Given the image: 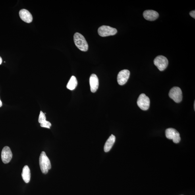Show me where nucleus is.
<instances>
[{"mask_svg": "<svg viewBox=\"0 0 195 195\" xmlns=\"http://www.w3.org/2000/svg\"><path fill=\"white\" fill-rule=\"evenodd\" d=\"M74 43L77 47L81 51L86 52L88 49V45L83 35L78 33H76L74 35Z\"/></svg>", "mask_w": 195, "mask_h": 195, "instance_id": "obj_1", "label": "nucleus"}, {"mask_svg": "<svg viewBox=\"0 0 195 195\" xmlns=\"http://www.w3.org/2000/svg\"><path fill=\"white\" fill-rule=\"evenodd\" d=\"M39 164L41 171L43 174H47L48 173L49 170L51 169L50 161L44 151H42L41 153Z\"/></svg>", "mask_w": 195, "mask_h": 195, "instance_id": "obj_2", "label": "nucleus"}, {"mask_svg": "<svg viewBox=\"0 0 195 195\" xmlns=\"http://www.w3.org/2000/svg\"><path fill=\"white\" fill-rule=\"evenodd\" d=\"M97 32L99 36L105 37L113 36L117 34V29L109 26H103L98 28Z\"/></svg>", "mask_w": 195, "mask_h": 195, "instance_id": "obj_3", "label": "nucleus"}, {"mask_svg": "<svg viewBox=\"0 0 195 195\" xmlns=\"http://www.w3.org/2000/svg\"><path fill=\"white\" fill-rule=\"evenodd\" d=\"M153 63L158 70L161 71L167 68L169 64V61L167 58L164 56L159 55L155 58Z\"/></svg>", "mask_w": 195, "mask_h": 195, "instance_id": "obj_4", "label": "nucleus"}, {"mask_svg": "<svg viewBox=\"0 0 195 195\" xmlns=\"http://www.w3.org/2000/svg\"><path fill=\"white\" fill-rule=\"evenodd\" d=\"M169 96L175 102H181L182 99V92L181 89L178 87H174L169 91Z\"/></svg>", "mask_w": 195, "mask_h": 195, "instance_id": "obj_5", "label": "nucleus"}, {"mask_svg": "<svg viewBox=\"0 0 195 195\" xmlns=\"http://www.w3.org/2000/svg\"><path fill=\"white\" fill-rule=\"evenodd\" d=\"M137 104L140 109L143 110H147L150 107V99L145 94H141L138 97Z\"/></svg>", "mask_w": 195, "mask_h": 195, "instance_id": "obj_6", "label": "nucleus"}, {"mask_svg": "<svg viewBox=\"0 0 195 195\" xmlns=\"http://www.w3.org/2000/svg\"><path fill=\"white\" fill-rule=\"evenodd\" d=\"M165 135L167 138L173 140V142L175 144H178L181 140L179 132L174 128L167 129L165 130Z\"/></svg>", "mask_w": 195, "mask_h": 195, "instance_id": "obj_7", "label": "nucleus"}, {"mask_svg": "<svg viewBox=\"0 0 195 195\" xmlns=\"http://www.w3.org/2000/svg\"><path fill=\"white\" fill-rule=\"evenodd\" d=\"M130 74V72L127 70H124L120 71L117 75L118 83L120 86H123L125 84L129 78Z\"/></svg>", "mask_w": 195, "mask_h": 195, "instance_id": "obj_8", "label": "nucleus"}, {"mask_svg": "<svg viewBox=\"0 0 195 195\" xmlns=\"http://www.w3.org/2000/svg\"><path fill=\"white\" fill-rule=\"evenodd\" d=\"M12 157V153L9 147H4L1 153V158L3 163L5 164L9 163L11 161Z\"/></svg>", "mask_w": 195, "mask_h": 195, "instance_id": "obj_9", "label": "nucleus"}, {"mask_svg": "<svg viewBox=\"0 0 195 195\" xmlns=\"http://www.w3.org/2000/svg\"><path fill=\"white\" fill-rule=\"evenodd\" d=\"M159 16L158 12L152 10H146L143 13V16L145 19L150 21L156 20Z\"/></svg>", "mask_w": 195, "mask_h": 195, "instance_id": "obj_10", "label": "nucleus"}, {"mask_svg": "<svg viewBox=\"0 0 195 195\" xmlns=\"http://www.w3.org/2000/svg\"><path fill=\"white\" fill-rule=\"evenodd\" d=\"M90 84L91 92L92 93L96 92L99 86L98 78L96 74H93L91 75Z\"/></svg>", "mask_w": 195, "mask_h": 195, "instance_id": "obj_11", "label": "nucleus"}, {"mask_svg": "<svg viewBox=\"0 0 195 195\" xmlns=\"http://www.w3.org/2000/svg\"><path fill=\"white\" fill-rule=\"evenodd\" d=\"M19 15L21 19L24 22L30 23L32 21L33 17L32 14L27 10H21L19 12Z\"/></svg>", "mask_w": 195, "mask_h": 195, "instance_id": "obj_12", "label": "nucleus"}, {"mask_svg": "<svg viewBox=\"0 0 195 195\" xmlns=\"http://www.w3.org/2000/svg\"><path fill=\"white\" fill-rule=\"evenodd\" d=\"M115 137L112 134L109 137L105 145L104 149L105 152H109L110 150L115 142Z\"/></svg>", "mask_w": 195, "mask_h": 195, "instance_id": "obj_13", "label": "nucleus"}, {"mask_svg": "<svg viewBox=\"0 0 195 195\" xmlns=\"http://www.w3.org/2000/svg\"><path fill=\"white\" fill-rule=\"evenodd\" d=\"M22 177L24 181L26 183L30 182V172L28 165H25L22 169Z\"/></svg>", "mask_w": 195, "mask_h": 195, "instance_id": "obj_14", "label": "nucleus"}, {"mask_svg": "<svg viewBox=\"0 0 195 195\" xmlns=\"http://www.w3.org/2000/svg\"><path fill=\"white\" fill-rule=\"evenodd\" d=\"M78 81L75 76H72L68 83L67 88L70 90H74L77 86Z\"/></svg>", "mask_w": 195, "mask_h": 195, "instance_id": "obj_15", "label": "nucleus"}, {"mask_svg": "<svg viewBox=\"0 0 195 195\" xmlns=\"http://www.w3.org/2000/svg\"><path fill=\"white\" fill-rule=\"evenodd\" d=\"M38 120L39 123L40 124L46 120V117L45 113L42 111L40 112L39 114Z\"/></svg>", "mask_w": 195, "mask_h": 195, "instance_id": "obj_16", "label": "nucleus"}, {"mask_svg": "<svg viewBox=\"0 0 195 195\" xmlns=\"http://www.w3.org/2000/svg\"><path fill=\"white\" fill-rule=\"evenodd\" d=\"M41 127L50 129L51 126V124L50 122L45 120L44 122L40 124Z\"/></svg>", "mask_w": 195, "mask_h": 195, "instance_id": "obj_17", "label": "nucleus"}, {"mask_svg": "<svg viewBox=\"0 0 195 195\" xmlns=\"http://www.w3.org/2000/svg\"><path fill=\"white\" fill-rule=\"evenodd\" d=\"M190 15L192 17L195 18V11H192L190 12Z\"/></svg>", "mask_w": 195, "mask_h": 195, "instance_id": "obj_18", "label": "nucleus"}, {"mask_svg": "<svg viewBox=\"0 0 195 195\" xmlns=\"http://www.w3.org/2000/svg\"><path fill=\"white\" fill-rule=\"evenodd\" d=\"M2 59L1 57H0V65L2 63Z\"/></svg>", "mask_w": 195, "mask_h": 195, "instance_id": "obj_19", "label": "nucleus"}, {"mask_svg": "<svg viewBox=\"0 0 195 195\" xmlns=\"http://www.w3.org/2000/svg\"><path fill=\"white\" fill-rule=\"evenodd\" d=\"M2 105V103L1 99H0V107H1Z\"/></svg>", "mask_w": 195, "mask_h": 195, "instance_id": "obj_20", "label": "nucleus"}, {"mask_svg": "<svg viewBox=\"0 0 195 195\" xmlns=\"http://www.w3.org/2000/svg\"><path fill=\"white\" fill-rule=\"evenodd\" d=\"M195 102H194V110H195Z\"/></svg>", "mask_w": 195, "mask_h": 195, "instance_id": "obj_21", "label": "nucleus"}]
</instances>
